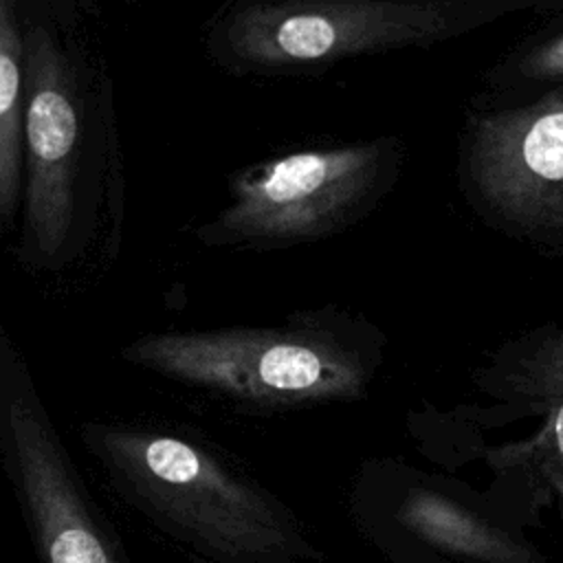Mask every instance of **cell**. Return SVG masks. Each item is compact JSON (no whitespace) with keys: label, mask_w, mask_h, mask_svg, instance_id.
Wrapping results in <instances>:
<instances>
[{"label":"cell","mask_w":563,"mask_h":563,"mask_svg":"<svg viewBox=\"0 0 563 563\" xmlns=\"http://www.w3.org/2000/svg\"><path fill=\"white\" fill-rule=\"evenodd\" d=\"M20 20L26 136L11 257L35 282L84 288L114 268L125 240L114 77L88 7L20 0Z\"/></svg>","instance_id":"cell-1"},{"label":"cell","mask_w":563,"mask_h":563,"mask_svg":"<svg viewBox=\"0 0 563 563\" xmlns=\"http://www.w3.org/2000/svg\"><path fill=\"white\" fill-rule=\"evenodd\" d=\"M77 438L112 495L196 563H325L301 517L194 429L84 420Z\"/></svg>","instance_id":"cell-2"},{"label":"cell","mask_w":563,"mask_h":563,"mask_svg":"<svg viewBox=\"0 0 563 563\" xmlns=\"http://www.w3.org/2000/svg\"><path fill=\"white\" fill-rule=\"evenodd\" d=\"M387 343V332L367 314L323 303L268 325L145 332L119 356L244 413L266 416L365 400Z\"/></svg>","instance_id":"cell-3"},{"label":"cell","mask_w":563,"mask_h":563,"mask_svg":"<svg viewBox=\"0 0 563 563\" xmlns=\"http://www.w3.org/2000/svg\"><path fill=\"white\" fill-rule=\"evenodd\" d=\"M508 9L504 0H233L205 20L200 44L231 77H306L358 57L431 48Z\"/></svg>","instance_id":"cell-4"},{"label":"cell","mask_w":563,"mask_h":563,"mask_svg":"<svg viewBox=\"0 0 563 563\" xmlns=\"http://www.w3.org/2000/svg\"><path fill=\"white\" fill-rule=\"evenodd\" d=\"M407 156L398 134H380L257 161L231 174L227 202L191 235L224 251H282L332 240L391 196Z\"/></svg>","instance_id":"cell-5"},{"label":"cell","mask_w":563,"mask_h":563,"mask_svg":"<svg viewBox=\"0 0 563 563\" xmlns=\"http://www.w3.org/2000/svg\"><path fill=\"white\" fill-rule=\"evenodd\" d=\"M0 462L35 563H132L7 325H0Z\"/></svg>","instance_id":"cell-6"},{"label":"cell","mask_w":563,"mask_h":563,"mask_svg":"<svg viewBox=\"0 0 563 563\" xmlns=\"http://www.w3.org/2000/svg\"><path fill=\"white\" fill-rule=\"evenodd\" d=\"M347 508L358 534L387 563H528V550L497 528L451 482L400 457L365 460Z\"/></svg>","instance_id":"cell-7"},{"label":"cell","mask_w":563,"mask_h":563,"mask_svg":"<svg viewBox=\"0 0 563 563\" xmlns=\"http://www.w3.org/2000/svg\"><path fill=\"white\" fill-rule=\"evenodd\" d=\"M457 180L471 207L517 235H563V92L473 112Z\"/></svg>","instance_id":"cell-8"},{"label":"cell","mask_w":563,"mask_h":563,"mask_svg":"<svg viewBox=\"0 0 563 563\" xmlns=\"http://www.w3.org/2000/svg\"><path fill=\"white\" fill-rule=\"evenodd\" d=\"M534 352L506 365L495 363L484 383L490 391H517L534 398L543 411V424L528 442L486 451V460L497 473L530 466L550 484L563 506V334Z\"/></svg>","instance_id":"cell-9"},{"label":"cell","mask_w":563,"mask_h":563,"mask_svg":"<svg viewBox=\"0 0 563 563\" xmlns=\"http://www.w3.org/2000/svg\"><path fill=\"white\" fill-rule=\"evenodd\" d=\"M26 53L20 0H0V233H15L24 191Z\"/></svg>","instance_id":"cell-10"},{"label":"cell","mask_w":563,"mask_h":563,"mask_svg":"<svg viewBox=\"0 0 563 563\" xmlns=\"http://www.w3.org/2000/svg\"><path fill=\"white\" fill-rule=\"evenodd\" d=\"M512 70L530 81H552L563 77V33L543 40L521 55Z\"/></svg>","instance_id":"cell-11"}]
</instances>
